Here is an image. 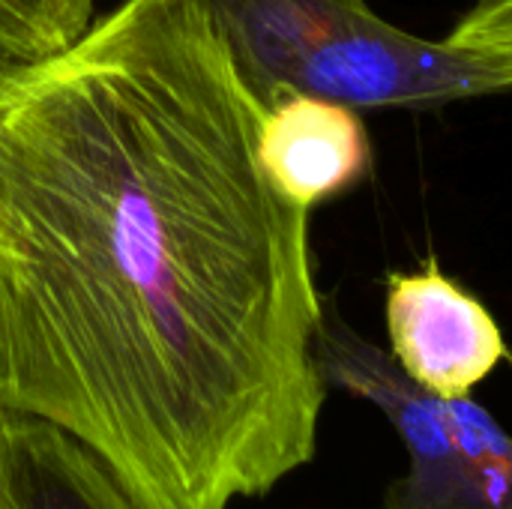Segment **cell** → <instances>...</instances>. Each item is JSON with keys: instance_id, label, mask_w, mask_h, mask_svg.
<instances>
[{"instance_id": "5", "label": "cell", "mask_w": 512, "mask_h": 509, "mask_svg": "<svg viewBox=\"0 0 512 509\" xmlns=\"http://www.w3.org/2000/svg\"><path fill=\"white\" fill-rule=\"evenodd\" d=\"M258 159L282 195L315 210L357 189L372 174L375 150L357 108L318 96H285L264 111Z\"/></svg>"}, {"instance_id": "6", "label": "cell", "mask_w": 512, "mask_h": 509, "mask_svg": "<svg viewBox=\"0 0 512 509\" xmlns=\"http://www.w3.org/2000/svg\"><path fill=\"white\" fill-rule=\"evenodd\" d=\"M0 509H144L57 426L0 408Z\"/></svg>"}, {"instance_id": "1", "label": "cell", "mask_w": 512, "mask_h": 509, "mask_svg": "<svg viewBox=\"0 0 512 509\" xmlns=\"http://www.w3.org/2000/svg\"><path fill=\"white\" fill-rule=\"evenodd\" d=\"M201 0H120L0 60V408L144 509H231L318 453L309 216Z\"/></svg>"}, {"instance_id": "8", "label": "cell", "mask_w": 512, "mask_h": 509, "mask_svg": "<svg viewBox=\"0 0 512 509\" xmlns=\"http://www.w3.org/2000/svg\"><path fill=\"white\" fill-rule=\"evenodd\" d=\"M447 39L492 60L512 78V0H474Z\"/></svg>"}, {"instance_id": "7", "label": "cell", "mask_w": 512, "mask_h": 509, "mask_svg": "<svg viewBox=\"0 0 512 509\" xmlns=\"http://www.w3.org/2000/svg\"><path fill=\"white\" fill-rule=\"evenodd\" d=\"M96 0H0V60L60 51L90 21Z\"/></svg>"}, {"instance_id": "2", "label": "cell", "mask_w": 512, "mask_h": 509, "mask_svg": "<svg viewBox=\"0 0 512 509\" xmlns=\"http://www.w3.org/2000/svg\"><path fill=\"white\" fill-rule=\"evenodd\" d=\"M228 54L264 105L318 96L366 108H438L510 93L492 60L414 36L366 0H201Z\"/></svg>"}, {"instance_id": "4", "label": "cell", "mask_w": 512, "mask_h": 509, "mask_svg": "<svg viewBox=\"0 0 512 509\" xmlns=\"http://www.w3.org/2000/svg\"><path fill=\"white\" fill-rule=\"evenodd\" d=\"M387 351L420 390L456 402L507 360V339L486 303L435 261L387 276Z\"/></svg>"}, {"instance_id": "3", "label": "cell", "mask_w": 512, "mask_h": 509, "mask_svg": "<svg viewBox=\"0 0 512 509\" xmlns=\"http://www.w3.org/2000/svg\"><path fill=\"white\" fill-rule=\"evenodd\" d=\"M315 360L327 390L381 411L408 453L384 509H512V435L474 396L447 402L420 390L327 297Z\"/></svg>"}]
</instances>
